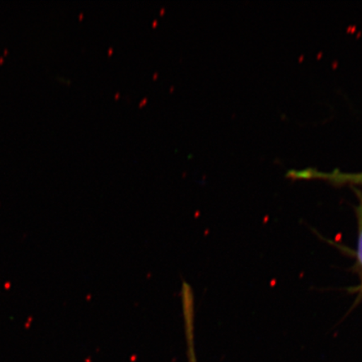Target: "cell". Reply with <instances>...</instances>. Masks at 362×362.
Returning <instances> with one entry per match:
<instances>
[{
    "instance_id": "7a4b0ae2",
    "label": "cell",
    "mask_w": 362,
    "mask_h": 362,
    "mask_svg": "<svg viewBox=\"0 0 362 362\" xmlns=\"http://www.w3.org/2000/svg\"><path fill=\"white\" fill-rule=\"evenodd\" d=\"M355 193L357 201H358L355 209L357 226H358V241H357L354 269L358 275L360 283L357 286L353 288L351 291L357 293V297L360 300L362 298V192L359 189H355Z\"/></svg>"
},
{
    "instance_id": "6da1fadb",
    "label": "cell",
    "mask_w": 362,
    "mask_h": 362,
    "mask_svg": "<svg viewBox=\"0 0 362 362\" xmlns=\"http://www.w3.org/2000/svg\"><path fill=\"white\" fill-rule=\"evenodd\" d=\"M287 176L293 180H322L337 187L351 185L353 188L362 187V172H344L338 169L322 171L314 168L289 170Z\"/></svg>"
}]
</instances>
